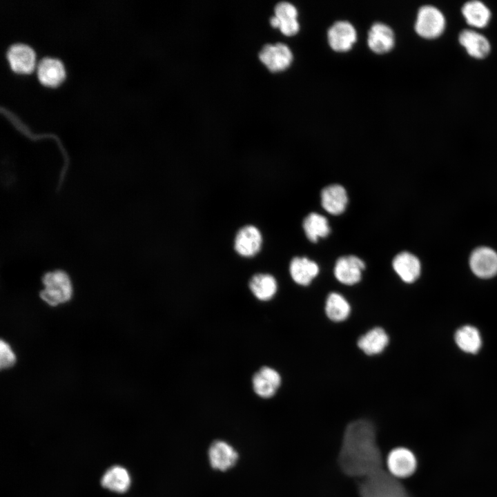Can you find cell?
Returning <instances> with one entry per match:
<instances>
[{
    "label": "cell",
    "mask_w": 497,
    "mask_h": 497,
    "mask_svg": "<svg viewBox=\"0 0 497 497\" xmlns=\"http://www.w3.org/2000/svg\"><path fill=\"white\" fill-rule=\"evenodd\" d=\"M338 461L344 474L362 479L382 469L376 429L371 421L360 419L347 426Z\"/></svg>",
    "instance_id": "obj_1"
},
{
    "label": "cell",
    "mask_w": 497,
    "mask_h": 497,
    "mask_svg": "<svg viewBox=\"0 0 497 497\" xmlns=\"http://www.w3.org/2000/svg\"><path fill=\"white\" fill-rule=\"evenodd\" d=\"M359 494L360 497H410L398 478L383 469L362 480Z\"/></svg>",
    "instance_id": "obj_2"
},
{
    "label": "cell",
    "mask_w": 497,
    "mask_h": 497,
    "mask_svg": "<svg viewBox=\"0 0 497 497\" xmlns=\"http://www.w3.org/2000/svg\"><path fill=\"white\" fill-rule=\"evenodd\" d=\"M42 283L43 289L40 292V297L49 305L55 306L70 300L72 282L64 271L55 270L46 273Z\"/></svg>",
    "instance_id": "obj_3"
},
{
    "label": "cell",
    "mask_w": 497,
    "mask_h": 497,
    "mask_svg": "<svg viewBox=\"0 0 497 497\" xmlns=\"http://www.w3.org/2000/svg\"><path fill=\"white\" fill-rule=\"evenodd\" d=\"M445 26V17L438 8L424 6L419 9L415 23V30L419 35L427 39L437 37L443 32Z\"/></svg>",
    "instance_id": "obj_4"
},
{
    "label": "cell",
    "mask_w": 497,
    "mask_h": 497,
    "mask_svg": "<svg viewBox=\"0 0 497 497\" xmlns=\"http://www.w3.org/2000/svg\"><path fill=\"white\" fill-rule=\"evenodd\" d=\"M388 471L397 478H405L413 475L417 468L414 454L407 448L397 447L392 449L387 459Z\"/></svg>",
    "instance_id": "obj_5"
},
{
    "label": "cell",
    "mask_w": 497,
    "mask_h": 497,
    "mask_svg": "<svg viewBox=\"0 0 497 497\" xmlns=\"http://www.w3.org/2000/svg\"><path fill=\"white\" fill-rule=\"evenodd\" d=\"M260 61L271 72H279L287 68L293 61L290 48L282 43L266 44L259 53Z\"/></svg>",
    "instance_id": "obj_6"
},
{
    "label": "cell",
    "mask_w": 497,
    "mask_h": 497,
    "mask_svg": "<svg viewBox=\"0 0 497 497\" xmlns=\"http://www.w3.org/2000/svg\"><path fill=\"white\" fill-rule=\"evenodd\" d=\"M469 265L473 273L480 278H489L497 274V253L491 248L483 246L471 254Z\"/></svg>",
    "instance_id": "obj_7"
},
{
    "label": "cell",
    "mask_w": 497,
    "mask_h": 497,
    "mask_svg": "<svg viewBox=\"0 0 497 497\" xmlns=\"http://www.w3.org/2000/svg\"><path fill=\"white\" fill-rule=\"evenodd\" d=\"M364 262L355 255H347L338 258L334 267V275L341 283L353 285L358 283L364 269Z\"/></svg>",
    "instance_id": "obj_8"
},
{
    "label": "cell",
    "mask_w": 497,
    "mask_h": 497,
    "mask_svg": "<svg viewBox=\"0 0 497 497\" xmlns=\"http://www.w3.org/2000/svg\"><path fill=\"white\" fill-rule=\"evenodd\" d=\"M331 48L337 52L349 50L357 39L354 27L348 21H339L333 24L327 32Z\"/></svg>",
    "instance_id": "obj_9"
},
{
    "label": "cell",
    "mask_w": 497,
    "mask_h": 497,
    "mask_svg": "<svg viewBox=\"0 0 497 497\" xmlns=\"http://www.w3.org/2000/svg\"><path fill=\"white\" fill-rule=\"evenodd\" d=\"M262 238L260 231L254 226L246 225L237 233L234 248L244 257H252L257 254L261 248Z\"/></svg>",
    "instance_id": "obj_10"
},
{
    "label": "cell",
    "mask_w": 497,
    "mask_h": 497,
    "mask_svg": "<svg viewBox=\"0 0 497 497\" xmlns=\"http://www.w3.org/2000/svg\"><path fill=\"white\" fill-rule=\"evenodd\" d=\"M6 57L12 70L16 72H30L35 65L34 50L21 43L12 44L6 51Z\"/></svg>",
    "instance_id": "obj_11"
},
{
    "label": "cell",
    "mask_w": 497,
    "mask_h": 497,
    "mask_svg": "<svg viewBox=\"0 0 497 497\" xmlns=\"http://www.w3.org/2000/svg\"><path fill=\"white\" fill-rule=\"evenodd\" d=\"M252 382L255 393L268 398L274 396L280 386L281 377L276 370L264 367L255 373Z\"/></svg>",
    "instance_id": "obj_12"
},
{
    "label": "cell",
    "mask_w": 497,
    "mask_h": 497,
    "mask_svg": "<svg viewBox=\"0 0 497 497\" xmlns=\"http://www.w3.org/2000/svg\"><path fill=\"white\" fill-rule=\"evenodd\" d=\"M37 75L39 81L47 86H56L65 77L62 63L56 58L46 57L37 66Z\"/></svg>",
    "instance_id": "obj_13"
},
{
    "label": "cell",
    "mask_w": 497,
    "mask_h": 497,
    "mask_svg": "<svg viewBox=\"0 0 497 497\" xmlns=\"http://www.w3.org/2000/svg\"><path fill=\"white\" fill-rule=\"evenodd\" d=\"M368 46L371 50L383 54L394 46V34L391 28L382 23H375L368 32Z\"/></svg>",
    "instance_id": "obj_14"
},
{
    "label": "cell",
    "mask_w": 497,
    "mask_h": 497,
    "mask_svg": "<svg viewBox=\"0 0 497 497\" xmlns=\"http://www.w3.org/2000/svg\"><path fill=\"white\" fill-rule=\"evenodd\" d=\"M347 203V194L342 186L332 184L322 190L321 204L329 213L334 215L342 213L346 209Z\"/></svg>",
    "instance_id": "obj_15"
},
{
    "label": "cell",
    "mask_w": 497,
    "mask_h": 497,
    "mask_svg": "<svg viewBox=\"0 0 497 497\" xmlns=\"http://www.w3.org/2000/svg\"><path fill=\"white\" fill-rule=\"evenodd\" d=\"M208 457L211 466L220 471L232 467L237 460L236 451L224 441H215L209 448Z\"/></svg>",
    "instance_id": "obj_16"
},
{
    "label": "cell",
    "mask_w": 497,
    "mask_h": 497,
    "mask_svg": "<svg viewBox=\"0 0 497 497\" xmlns=\"http://www.w3.org/2000/svg\"><path fill=\"white\" fill-rule=\"evenodd\" d=\"M392 265L396 273L405 282H413L420 276V261L409 252L404 251L397 254L393 260Z\"/></svg>",
    "instance_id": "obj_17"
},
{
    "label": "cell",
    "mask_w": 497,
    "mask_h": 497,
    "mask_svg": "<svg viewBox=\"0 0 497 497\" xmlns=\"http://www.w3.org/2000/svg\"><path fill=\"white\" fill-rule=\"evenodd\" d=\"M289 272L292 279L300 285H309L319 273L318 264L306 257H296L292 259Z\"/></svg>",
    "instance_id": "obj_18"
},
{
    "label": "cell",
    "mask_w": 497,
    "mask_h": 497,
    "mask_svg": "<svg viewBox=\"0 0 497 497\" xmlns=\"http://www.w3.org/2000/svg\"><path fill=\"white\" fill-rule=\"evenodd\" d=\"M275 16L279 21L278 28L282 34L292 36L298 32V10L293 4L287 1L278 3L275 7Z\"/></svg>",
    "instance_id": "obj_19"
},
{
    "label": "cell",
    "mask_w": 497,
    "mask_h": 497,
    "mask_svg": "<svg viewBox=\"0 0 497 497\" xmlns=\"http://www.w3.org/2000/svg\"><path fill=\"white\" fill-rule=\"evenodd\" d=\"M459 41L468 54L475 58L485 57L490 51V43L481 34L471 30H465L459 35Z\"/></svg>",
    "instance_id": "obj_20"
},
{
    "label": "cell",
    "mask_w": 497,
    "mask_h": 497,
    "mask_svg": "<svg viewBox=\"0 0 497 497\" xmlns=\"http://www.w3.org/2000/svg\"><path fill=\"white\" fill-rule=\"evenodd\" d=\"M389 343V336L381 327H375L358 340V347L367 355H373L380 353Z\"/></svg>",
    "instance_id": "obj_21"
},
{
    "label": "cell",
    "mask_w": 497,
    "mask_h": 497,
    "mask_svg": "<svg viewBox=\"0 0 497 497\" xmlns=\"http://www.w3.org/2000/svg\"><path fill=\"white\" fill-rule=\"evenodd\" d=\"M248 285L253 295L262 301L271 300L275 295L277 288L275 277L264 273L254 275Z\"/></svg>",
    "instance_id": "obj_22"
},
{
    "label": "cell",
    "mask_w": 497,
    "mask_h": 497,
    "mask_svg": "<svg viewBox=\"0 0 497 497\" xmlns=\"http://www.w3.org/2000/svg\"><path fill=\"white\" fill-rule=\"evenodd\" d=\"M101 485L113 491L125 492L130 485V478L127 470L120 466H114L104 474Z\"/></svg>",
    "instance_id": "obj_23"
},
{
    "label": "cell",
    "mask_w": 497,
    "mask_h": 497,
    "mask_svg": "<svg viewBox=\"0 0 497 497\" xmlns=\"http://www.w3.org/2000/svg\"><path fill=\"white\" fill-rule=\"evenodd\" d=\"M462 12L467 22L474 27H485L491 17L489 8L480 1L467 2L462 8Z\"/></svg>",
    "instance_id": "obj_24"
},
{
    "label": "cell",
    "mask_w": 497,
    "mask_h": 497,
    "mask_svg": "<svg viewBox=\"0 0 497 497\" xmlns=\"http://www.w3.org/2000/svg\"><path fill=\"white\" fill-rule=\"evenodd\" d=\"M454 338L458 347L466 353H476L481 347L480 333L476 327L471 325H465L458 329Z\"/></svg>",
    "instance_id": "obj_25"
},
{
    "label": "cell",
    "mask_w": 497,
    "mask_h": 497,
    "mask_svg": "<svg viewBox=\"0 0 497 497\" xmlns=\"http://www.w3.org/2000/svg\"><path fill=\"white\" fill-rule=\"evenodd\" d=\"M303 228L307 238L316 242L320 237H325L330 233L327 219L318 213L309 214L303 221Z\"/></svg>",
    "instance_id": "obj_26"
},
{
    "label": "cell",
    "mask_w": 497,
    "mask_h": 497,
    "mask_svg": "<svg viewBox=\"0 0 497 497\" xmlns=\"http://www.w3.org/2000/svg\"><path fill=\"white\" fill-rule=\"evenodd\" d=\"M351 307L347 300L340 293H331L327 298L325 312L332 321L342 322L349 315Z\"/></svg>",
    "instance_id": "obj_27"
},
{
    "label": "cell",
    "mask_w": 497,
    "mask_h": 497,
    "mask_svg": "<svg viewBox=\"0 0 497 497\" xmlns=\"http://www.w3.org/2000/svg\"><path fill=\"white\" fill-rule=\"evenodd\" d=\"M16 361V356L8 343L1 340L0 344V366L6 369L12 366Z\"/></svg>",
    "instance_id": "obj_28"
}]
</instances>
